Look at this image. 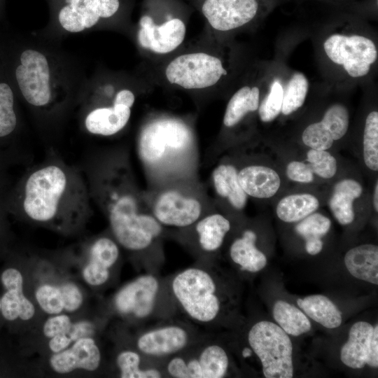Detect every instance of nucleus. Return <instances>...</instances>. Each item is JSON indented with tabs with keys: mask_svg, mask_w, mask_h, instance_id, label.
<instances>
[{
	"mask_svg": "<svg viewBox=\"0 0 378 378\" xmlns=\"http://www.w3.org/2000/svg\"><path fill=\"white\" fill-rule=\"evenodd\" d=\"M284 88L275 80L271 85L270 92L258 106L260 120L264 122L274 120L281 113L283 103Z\"/></svg>",
	"mask_w": 378,
	"mask_h": 378,
	"instance_id": "4c0bfd02",
	"label": "nucleus"
},
{
	"mask_svg": "<svg viewBox=\"0 0 378 378\" xmlns=\"http://www.w3.org/2000/svg\"><path fill=\"white\" fill-rule=\"evenodd\" d=\"M323 48L328 58L342 65L353 78L367 75L378 55L374 43L360 35L332 34L323 43Z\"/></svg>",
	"mask_w": 378,
	"mask_h": 378,
	"instance_id": "1a4fd4ad",
	"label": "nucleus"
},
{
	"mask_svg": "<svg viewBox=\"0 0 378 378\" xmlns=\"http://www.w3.org/2000/svg\"><path fill=\"white\" fill-rule=\"evenodd\" d=\"M248 341L266 378L293 377V344L278 325L267 321L256 323L248 332Z\"/></svg>",
	"mask_w": 378,
	"mask_h": 378,
	"instance_id": "423d86ee",
	"label": "nucleus"
},
{
	"mask_svg": "<svg viewBox=\"0 0 378 378\" xmlns=\"http://www.w3.org/2000/svg\"><path fill=\"white\" fill-rule=\"evenodd\" d=\"M238 179L246 194L257 199L271 198L278 192L281 184L277 172L262 164L243 167L238 172Z\"/></svg>",
	"mask_w": 378,
	"mask_h": 378,
	"instance_id": "6ab92c4d",
	"label": "nucleus"
},
{
	"mask_svg": "<svg viewBox=\"0 0 378 378\" xmlns=\"http://www.w3.org/2000/svg\"><path fill=\"white\" fill-rule=\"evenodd\" d=\"M230 227V221L220 214H211L200 220L195 229L201 248L208 252L218 249Z\"/></svg>",
	"mask_w": 378,
	"mask_h": 378,
	"instance_id": "cd10ccee",
	"label": "nucleus"
},
{
	"mask_svg": "<svg viewBox=\"0 0 378 378\" xmlns=\"http://www.w3.org/2000/svg\"><path fill=\"white\" fill-rule=\"evenodd\" d=\"M212 180L216 193L227 200L236 209L241 210L246 204L248 195L243 190L238 179V171L230 164H221L212 173Z\"/></svg>",
	"mask_w": 378,
	"mask_h": 378,
	"instance_id": "b1692460",
	"label": "nucleus"
},
{
	"mask_svg": "<svg viewBox=\"0 0 378 378\" xmlns=\"http://www.w3.org/2000/svg\"><path fill=\"white\" fill-rule=\"evenodd\" d=\"M13 80L18 92L36 121L59 127L78 99L88 78L83 65L59 46L39 35L18 51Z\"/></svg>",
	"mask_w": 378,
	"mask_h": 378,
	"instance_id": "f257e3e1",
	"label": "nucleus"
},
{
	"mask_svg": "<svg viewBox=\"0 0 378 378\" xmlns=\"http://www.w3.org/2000/svg\"><path fill=\"white\" fill-rule=\"evenodd\" d=\"M109 270L104 269L90 260L83 270L84 280L91 286L104 284L109 278Z\"/></svg>",
	"mask_w": 378,
	"mask_h": 378,
	"instance_id": "37998d69",
	"label": "nucleus"
},
{
	"mask_svg": "<svg viewBox=\"0 0 378 378\" xmlns=\"http://www.w3.org/2000/svg\"><path fill=\"white\" fill-rule=\"evenodd\" d=\"M251 353L252 350L251 349L246 348L244 349L242 354L244 357H248L251 355Z\"/></svg>",
	"mask_w": 378,
	"mask_h": 378,
	"instance_id": "8fccbe9b",
	"label": "nucleus"
},
{
	"mask_svg": "<svg viewBox=\"0 0 378 378\" xmlns=\"http://www.w3.org/2000/svg\"><path fill=\"white\" fill-rule=\"evenodd\" d=\"M20 127L15 92L6 81H0V148L6 149Z\"/></svg>",
	"mask_w": 378,
	"mask_h": 378,
	"instance_id": "5701e85b",
	"label": "nucleus"
},
{
	"mask_svg": "<svg viewBox=\"0 0 378 378\" xmlns=\"http://www.w3.org/2000/svg\"><path fill=\"white\" fill-rule=\"evenodd\" d=\"M228 365L225 351L218 345H210L197 358H174L167 369L172 377L176 378H221L225 375Z\"/></svg>",
	"mask_w": 378,
	"mask_h": 378,
	"instance_id": "f8f14e48",
	"label": "nucleus"
},
{
	"mask_svg": "<svg viewBox=\"0 0 378 378\" xmlns=\"http://www.w3.org/2000/svg\"><path fill=\"white\" fill-rule=\"evenodd\" d=\"M93 332V325L89 321H82L72 323L66 334L72 342H75L84 337H90Z\"/></svg>",
	"mask_w": 378,
	"mask_h": 378,
	"instance_id": "c03bdc74",
	"label": "nucleus"
},
{
	"mask_svg": "<svg viewBox=\"0 0 378 378\" xmlns=\"http://www.w3.org/2000/svg\"><path fill=\"white\" fill-rule=\"evenodd\" d=\"M159 290L158 279L145 274L123 286L115 295V309L122 314H131L138 318L149 316L155 307Z\"/></svg>",
	"mask_w": 378,
	"mask_h": 378,
	"instance_id": "ddd939ff",
	"label": "nucleus"
},
{
	"mask_svg": "<svg viewBox=\"0 0 378 378\" xmlns=\"http://www.w3.org/2000/svg\"><path fill=\"white\" fill-rule=\"evenodd\" d=\"M344 265L355 278L378 284V247L365 244L349 249L344 255Z\"/></svg>",
	"mask_w": 378,
	"mask_h": 378,
	"instance_id": "412c9836",
	"label": "nucleus"
},
{
	"mask_svg": "<svg viewBox=\"0 0 378 378\" xmlns=\"http://www.w3.org/2000/svg\"><path fill=\"white\" fill-rule=\"evenodd\" d=\"M306 162L313 174L323 179L333 178L337 171V160L328 150L309 148Z\"/></svg>",
	"mask_w": 378,
	"mask_h": 378,
	"instance_id": "f704fd0d",
	"label": "nucleus"
},
{
	"mask_svg": "<svg viewBox=\"0 0 378 378\" xmlns=\"http://www.w3.org/2000/svg\"><path fill=\"white\" fill-rule=\"evenodd\" d=\"M188 334L178 326H167L150 330L137 340V347L153 356L169 355L182 350L188 342Z\"/></svg>",
	"mask_w": 378,
	"mask_h": 378,
	"instance_id": "a211bd4d",
	"label": "nucleus"
},
{
	"mask_svg": "<svg viewBox=\"0 0 378 378\" xmlns=\"http://www.w3.org/2000/svg\"><path fill=\"white\" fill-rule=\"evenodd\" d=\"M119 253L117 244L106 237L94 239L88 250L89 260L106 270L116 262Z\"/></svg>",
	"mask_w": 378,
	"mask_h": 378,
	"instance_id": "473e14b6",
	"label": "nucleus"
},
{
	"mask_svg": "<svg viewBox=\"0 0 378 378\" xmlns=\"http://www.w3.org/2000/svg\"><path fill=\"white\" fill-rule=\"evenodd\" d=\"M100 361L101 353L95 341L91 337H84L75 341L70 348L53 354L50 365L57 373L67 374L76 369L94 371Z\"/></svg>",
	"mask_w": 378,
	"mask_h": 378,
	"instance_id": "f3484780",
	"label": "nucleus"
},
{
	"mask_svg": "<svg viewBox=\"0 0 378 378\" xmlns=\"http://www.w3.org/2000/svg\"><path fill=\"white\" fill-rule=\"evenodd\" d=\"M297 304L309 318L326 328H336L342 323L341 312L325 295H312L299 298Z\"/></svg>",
	"mask_w": 378,
	"mask_h": 378,
	"instance_id": "393cba45",
	"label": "nucleus"
},
{
	"mask_svg": "<svg viewBox=\"0 0 378 378\" xmlns=\"http://www.w3.org/2000/svg\"><path fill=\"white\" fill-rule=\"evenodd\" d=\"M363 155L366 167L378 171V112L371 111L366 117L363 132Z\"/></svg>",
	"mask_w": 378,
	"mask_h": 378,
	"instance_id": "2f4dec72",
	"label": "nucleus"
},
{
	"mask_svg": "<svg viewBox=\"0 0 378 378\" xmlns=\"http://www.w3.org/2000/svg\"><path fill=\"white\" fill-rule=\"evenodd\" d=\"M342 362L349 368L360 369L366 365L378 367V326L365 321L352 325L349 339L340 351Z\"/></svg>",
	"mask_w": 378,
	"mask_h": 378,
	"instance_id": "9d476101",
	"label": "nucleus"
},
{
	"mask_svg": "<svg viewBox=\"0 0 378 378\" xmlns=\"http://www.w3.org/2000/svg\"><path fill=\"white\" fill-rule=\"evenodd\" d=\"M321 121L330 131L334 141L340 140L346 134L349 128L348 109L341 104H335L326 110Z\"/></svg>",
	"mask_w": 378,
	"mask_h": 378,
	"instance_id": "c9c22d12",
	"label": "nucleus"
},
{
	"mask_svg": "<svg viewBox=\"0 0 378 378\" xmlns=\"http://www.w3.org/2000/svg\"><path fill=\"white\" fill-rule=\"evenodd\" d=\"M272 314L278 326L289 335L300 336L311 329V323L305 314L286 301L277 300Z\"/></svg>",
	"mask_w": 378,
	"mask_h": 378,
	"instance_id": "c756f323",
	"label": "nucleus"
},
{
	"mask_svg": "<svg viewBox=\"0 0 378 378\" xmlns=\"http://www.w3.org/2000/svg\"><path fill=\"white\" fill-rule=\"evenodd\" d=\"M330 227V218L315 211L299 221L295 230L305 240L306 251L314 255L323 249V242L321 238L328 232Z\"/></svg>",
	"mask_w": 378,
	"mask_h": 378,
	"instance_id": "bb28decb",
	"label": "nucleus"
},
{
	"mask_svg": "<svg viewBox=\"0 0 378 378\" xmlns=\"http://www.w3.org/2000/svg\"><path fill=\"white\" fill-rule=\"evenodd\" d=\"M122 378H160L162 377L155 368H140V356L133 351L120 352L116 359Z\"/></svg>",
	"mask_w": 378,
	"mask_h": 378,
	"instance_id": "72a5a7b5",
	"label": "nucleus"
},
{
	"mask_svg": "<svg viewBox=\"0 0 378 378\" xmlns=\"http://www.w3.org/2000/svg\"><path fill=\"white\" fill-rule=\"evenodd\" d=\"M302 141L309 148L325 150L330 149L335 141L330 131L321 120L307 126Z\"/></svg>",
	"mask_w": 378,
	"mask_h": 378,
	"instance_id": "e433bc0d",
	"label": "nucleus"
},
{
	"mask_svg": "<svg viewBox=\"0 0 378 378\" xmlns=\"http://www.w3.org/2000/svg\"><path fill=\"white\" fill-rule=\"evenodd\" d=\"M363 192L362 185L354 178L341 179L334 186L328 206L340 224L347 225L354 220V204L362 195Z\"/></svg>",
	"mask_w": 378,
	"mask_h": 378,
	"instance_id": "aec40b11",
	"label": "nucleus"
},
{
	"mask_svg": "<svg viewBox=\"0 0 378 378\" xmlns=\"http://www.w3.org/2000/svg\"><path fill=\"white\" fill-rule=\"evenodd\" d=\"M202 213L200 202L175 190L162 193L155 200L153 216L161 225L183 227L195 223Z\"/></svg>",
	"mask_w": 378,
	"mask_h": 378,
	"instance_id": "dca6fc26",
	"label": "nucleus"
},
{
	"mask_svg": "<svg viewBox=\"0 0 378 378\" xmlns=\"http://www.w3.org/2000/svg\"><path fill=\"white\" fill-rule=\"evenodd\" d=\"M191 133L183 122L172 118H162L146 125L138 139V150L146 163H155L167 156L186 148Z\"/></svg>",
	"mask_w": 378,
	"mask_h": 378,
	"instance_id": "0eeeda50",
	"label": "nucleus"
},
{
	"mask_svg": "<svg viewBox=\"0 0 378 378\" xmlns=\"http://www.w3.org/2000/svg\"><path fill=\"white\" fill-rule=\"evenodd\" d=\"M186 31L184 22L178 18L157 25L150 17L144 15L139 20L136 39L142 48L158 54H166L183 43Z\"/></svg>",
	"mask_w": 378,
	"mask_h": 378,
	"instance_id": "4468645a",
	"label": "nucleus"
},
{
	"mask_svg": "<svg viewBox=\"0 0 378 378\" xmlns=\"http://www.w3.org/2000/svg\"><path fill=\"white\" fill-rule=\"evenodd\" d=\"M226 74L221 60L205 52L181 55L172 60L165 69L170 83L188 90L211 87Z\"/></svg>",
	"mask_w": 378,
	"mask_h": 378,
	"instance_id": "6e6552de",
	"label": "nucleus"
},
{
	"mask_svg": "<svg viewBox=\"0 0 378 378\" xmlns=\"http://www.w3.org/2000/svg\"><path fill=\"white\" fill-rule=\"evenodd\" d=\"M92 200L106 214L116 241L125 248H148L161 234L162 225L144 211L125 160L113 157L93 161L86 172Z\"/></svg>",
	"mask_w": 378,
	"mask_h": 378,
	"instance_id": "7ed1b4c3",
	"label": "nucleus"
},
{
	"mask_svg": "<svg viewBox=\"0 0 378 378\" xmlns=\"http://www.w3.org/2000/svg\"><path fill=\"white\" fill-rule=\"evenodd\" d=\"M36 300L48 314H60L64 310V303L59 288L50 284H43L35 291Z\"/></svg>",
	"mask_w": 378,
	"mask_h": 378,
	"instance_id": "58836bf2",
	"label": "nucleus"
},
{
	"mask_svg": "<svg viewBox=\"0 0 378 378\" xmlns=\"http://www.w3.org/2000/svg\"><path fill=\"white\" fill-rule=\"evenodd\" d=\"M10 149L0 148V190H6L7 184L6 173L10 164L14 160Z\"/></svg>",
	"mask_w": 378,
	"mask_h": 378,
	"instance_id": "a18cd8bd",
	"label": "nucleus"
},
{
	"mask_svg": "<svg viewBox=\"0 0 378 378\" xmlns=\"http://www.w3.org/2000/svg\"><path fill=\"white\" fill-rule=\"evenodd\" d=\"M72 322L66 314H55L46 320L43 326V332L46 337L51 338L55 335L66 332Z\"/></svg>",
	"mask_w": 378,
	"mask_h": 378,
	"instance_id": "79ce46f5",
	"label": "nucleus"
},
{
	"mask_svg": "<svg viewBox=\"0 0 378 378\" xmlns=\"http://www.w3.org/2000/svg\"><path fill=\"white\" fill-rule=\"evenodd\" d=\"M260 90L258 87L244 86L238 90L227 103L223 117V124L231 127L238 124L250 112L258 110Z\"/></svg>",
	"mask_w": 378,
	"mask_h": 378,
	"instance_id": "c85d7f7f",
	"label": "nucleus"
},
{
	"mask_svg": "<svg viewBox=\"0 0 378 378\" xmlns=\"http://www.w3.org/2000/svg\"><path fill=\"white\" fill-rule=\"evenodd\" d=\"M257 235L251 230H245L242 236L231 244L230 255L241 270L258 272L267 265L266 255L255 246Z\"/></svg>",
	"mask_w": 378,
	"mask_h": 378,
	"instance_id": "4be33fe9",
	"label": "nucleus"
},
{
	"mask_svg": "<svg viewBox=\"0 0 378 378\" xmlns=\"http://www.w3.org/2000/svg\"><path fill=\"white\" fill-rule=\"evenodd\" d=\"M49 22L38 35L59 41L73 34L87 32L117 15L120 0H48Z\"/></svg>",
	"mask_w": 378,
	"mask_h": 378,
	"instance_id": "20e7f679",
	"label": "nucleus"
},
{
	"mask_svg": "<svg viewBox=\"0 0 378 378\" xmlns=\"http://www.w3.org/2000/svg\"><path fill=\"white\" fill-rule=\"evenodd\" d=\"M373 207L375 212L378 211V182L377 180L374 186L373 190Z\"/></svg>",
	"mask_w": 378,
	"mask_h": 378,
	"instance_id": "09e8293b",
	"label": "nucleus"
},
{
	"mask_svg": "<svg viewBox=\"0 0 378 378\" xmlns=\"http://www.w3.org/2000/svg\"><path fill=\"white\" fill-rule=\"evenodd\" d=\"M0 286L2 320L8 323L30 320L35 314V307L24 293L21 271L12 265L5 267L0 273Z\"/></svg>",
	"mask_w": 378,
	"mask_h": 378,
	"instance_id": "9b49d317",
	"label": "nucleus"
},
{
	"mask_svg": "<svg viewBox=\"0 0 378 378\" xmlns=\"http://www.w3.org/2000/svg\"><path fill=\"white\" fill-rule=\"evenodd\" d=\"M174 297L193 320L209 323L215 319L220 309L216 284L206 270L190 267L179 272L172 281Z\"/></svg>",
	"mask_w": 378,
	"mask_h": 378,
	"instance_id": "39448f33",
	"label": "nucleus"
},
{
	"mask_svg": "<svg viewBox=\"0 0 378 378\" xmlns=\"http://www.w3.org/2000/svg\"><path fill=\"white\" fill-rule=\"evenodd\" d=\"M309 89L306 76L300 72L293 74L285 89L281 113L289 115L298 111L304 104Z\"/></svg>",
	"mask_w": 378,
	"mask_h": 378,
	"instance_id": "7c9ffc66",
	"label": "nucleus"
},
{
	"mask_svg": "<svg viewBox=\"0 0 378 378\" xmlns=\"http://www.w3.org/2000/svg\"><path fill=\"white\" fill-rule=\"evenodd\" d=\"M319 206V200L313 194H290L279 201L276 206V214L285 223H298L315 212Z\"/></svg>",
	"mask_w": 378,
	"mask_h": 378,
	"instance_id": "a878e982",
	"label": "nucleus"
},
{
	"mask_svg": "<svg viewBox=\"0 0 378 378\" xmlns=\"http://www.w3.org/2000/svg\"><path fill=\"white\" fill-rule=\"evenodd\" d=\"M288 179L299 183H310L314 180V174L307 162L293 160L290 162L286 169Z\"/></svg>",
	"mask_w": 378,
	"mask_h": 378,
	"instance_id": "ea45409f",
	"label": "nucleus"
},
{
	"mask_svg": "<svg viewBox=\"0 0 378 378\" xmlns=\"http://www.w3.org/2000/svg\"><path fill=\"white\" fill-rule=\"evenodd\" d=\"M64 309L73 312L80 308L83 303V295L79 288L73 283H66L60 286Z\"/></svg>",
	"mask_w": 378,
	"mask_h": 378,
	"instance_id": "a19ab883",
	"label": "nucleus"
},
{
	"mask_svg": "<svg viewBox=\"0 0 378 378\" xmlns=\"http://www.w3.org/2000/svg\"><path fill=\"white\" fill-rule=\"evenodd\" d=\"M0 190V248L3 247L6 243L7 236V222L6 216L8 214L4 201L5 192Z\"/></svg>",
	"mask_w": 378,
	"mask_h": 378,
	"instance_id": "49530a36",
	"label": "nucleus"
},
{
	"mask_svg": "<svg viewBox=\"0 0 378 378\" xmlns=\"http://www.w3.org/2000/svg\"><path fill=\"white\" fill-rule=\"evenodd\" d=\"M258 8L256 0H205L202 10L214 29L230 31L251 21Z\"/></svg>",
	"mask_w": 378,
	"mask_h": 378,
	"instance_id": "2eb2a0df",
	"label": "nucleus"
},
{
	"mask_svg": "<svg viewBox=\"0 0 378 378\" xmlns=\"http://www.w3.org/2000/svg\"><path fill=\"white\" fill-rule=\"evenodd\" d=\"M86 176L55 153L5 192L8 213L59 230L76 227L91 213Z\"/></svg>",
	"mask_w": 378,
	"mask_h": 378,
	"instance_id": "f03ea898",
	"label": "nucleus"
},
{
	"mask_svg": "<svg viewBox=\"0 0 378 378\" xmlns=\"http://www.w3.org/2000/svg\"><path fill=\"white\" fill-rule=\"evenodd\" d=\"M2 319L1 314V302H0V320Z\"/></svg>",
	"mask_w": 378,
	"mask_h": 378,
	"instance_id": "3c124183",
	"label": "nucleus"
},
{
	"mask_svg": "<svg viewBox=\"0 0 378 378\" xmlns=\"http://www.w3.org/2000/svg\"><path fill=\"white\" fill-rule=\"evenodd\" d=\"M71 342L66 332H64L50 338L48 346L50 350L55 354L66 349Z\"/></svg>",
	"mask_w": 378,
	"mask_h": 378,
	"instance_id": "de8ad7c7",
	"label": "nucleus"
}]
</instances>
